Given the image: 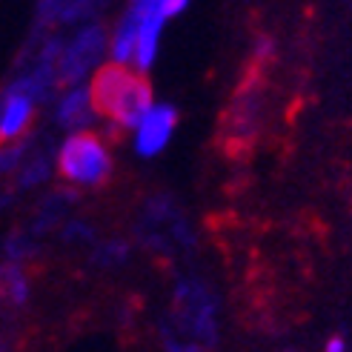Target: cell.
Returning a JSON list of instances; mask_svg holds the SVG:
<instances>
[{
  "mask_svg": "<svg viewBox=\"0 0 352 352\" xmlns=\"http://www.w3.org/2000/svg\"><path fill=\"white\" fill-rule=\"evenodd\" d=\"M89 95L98 115H107L126 129H135L152 107V86L140 72H132L123 63L100 66L92 78Z\"/></svg>",
  "mask_w": 352,
  "mask_h": 352,
  "instance_id": "cell-1",
  "label": "cell"
},
{
  "mask_svg": "<svg viewBox=\"0 0 352 352\" xmlns=\"http://www.w3.org/2000/svg\"><path fill=\"white\" fill-rule=\"evenodd\" d=\"M60 172L78 186H100L112 172V155L100 138L75 132L60 149Z\"/></svg>",
  "mask_w": 352,
  "mask_h": 352,
  "instance_id": "cell-2",
  "label": "cell"
},
{
  "mask_svg": "<svg viewBox=\"0 0 352 352\" xmlns=\"http://www.w3.org/2000/svg\"><path fill=\"white\" fill-rule=\"evenodd\" d=\"M6 278H9V295H12V301H14V304H23L26 295H29V287H26L23 275L17 272V270H9Z\"/></svg>",
  "mask_w": 352,
  "mask_h": 352,
  "instance_id": "cell-8",
  "label": "cell"
},
{
  "mask_svg": "<svg viewBox=\"0 0 352 352\" xmlns=\"http://www.w3.org/2000/svg\"><path fill=\"white\" fill-rule=\"evenodd\" d=\"M23 149L14 146V144H0V172H9L12 166L21 164Z\"/></svg>",
  "mask_w": 352,
  "mask_h": 352,
  "instance_id": "cell-9",
  "label": "cell"
},
{
  "mask_svg": "<svg viewBox=\"0 0 352 352\" xmlns=\"http://www.w3.org/2000/svg\"><path fill=\"white\" fill-rule=\"evenodd\" d=\"M178 126V109L169 103H152L146 115L138 120L135 126V149L144 157H155L166 149V144Z\"/></svg>",
  "mask_w": 352,
  "mask_h": 352,
  "instance_id": "cell-3",
  "label": "cell"
},
{
  "mask_svg": "<svg viewBox=\"0 0 352 352\" xmlns=\"http://www.w3.org/2000/svg\"><path fill=\"white\" fill-rule=\"evenodd\" d=\"M103 46H107V38H103V32L98 26H89L83 29L78 38L72 41V46H69L60 60H58V75L63 80H80L83 75H89L95 63L100 60L103 55Z\"/></svg>",
  "mask_w": 352,
  "mask_h": 352,
  "instance_id": "cell-4",
  "label": "cell"
},
{
  "mask_svg": "<svg viewBox=\"0 0 352 352\" xmlns=\"http://www.w3.org/2000/svg\"><path fill=\"white\" fill-rule=\"evenodd\" d=\"M324 352H346V341H344L341 336L329 338V341H327V349H324Z\"/></svg>",
  "mask_w": 352,
  "mask_h": 352,
  "instance_id": "cell-11",
  "label": "cell"
},
{
  "mask_svg": "<svg viewBox=\"0 0 352 352\" xmlns=\"http://www.w3.org/2000/svg\"><path fill=\"white\" fill-rule=\"evenodd\" d=\"M95 115L98 112H95L92 95H89V89H80V86H75L58 107V120L63 126H72V129H83Z\"/></svg>",
  "mask_w": 352,
  "mask_h": 352,
  "instance_id": "cell-6",
  "label": "cell"
},
{
  "mask_svg": "<svg viewBox=\"0 0 352 352\" xmlns=\"http://www.w3.org/2000/svg\"><path fill=\"white\" fill-rule=\"evenodd\" d=\"M152 3H155V12L169 21V17L181 14V12L189 6V0H152Z\"/></svg>",
  "mask_w": 352,
  "mask_h": 352,
  "instance_id": "cell-10",
  "label": "cell"
},
{
  "mask_svg": "<svg viewBox=\"0 0 352 352\" xmlns=\"http://www.w3.org/2000/svg\"><path fill=\"white\" fill-rule=\"evenodd\" d=\"M164 17L161 14H146L140 21V32H138V43H135V55H132V63L140 75L155 63V55H157V41H161V29H164Z\"/></svg>",
  "mask_w": 352,
  "mask_h": 352,
  "instance_id": "cell-5",
  "label": "cell"
},
{
  "mask_svg": "<svg viewBox=\"0 0 352 352\" xmlns=\"http://www.w3.org/2000/svg\"><path fill=\"white\" fill-rule=\"evenodd\" d=\"M138 32H140V17L126 12L123 21L115 29V38H112V58L115 63H129L135 55V43H138Z\"/></svg>",
  "mask_w": 352,
  "mask_h": 352,
  "instance_id": "cell-7",
  "label": "cell"
}]
</instances>
